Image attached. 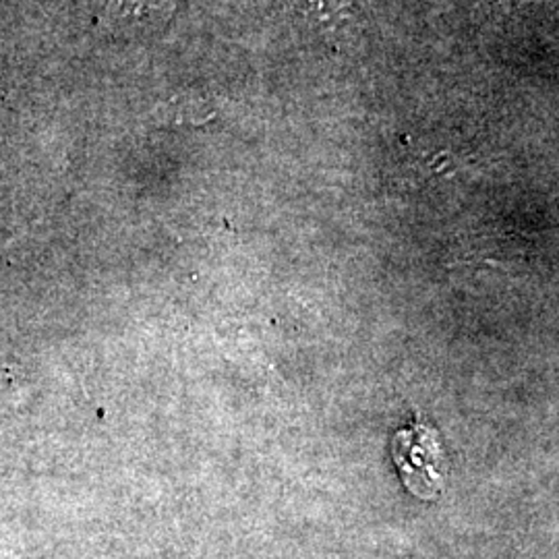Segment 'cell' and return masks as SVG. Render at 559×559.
Segmentation results:
<instances>
[{
  "mask_svg": "<svg viewBox=\"0 0 559 559\" xmlns=\"http://www.w3.org/2000/svg\"><path fill=\"white\" fill-rule=\"evenodd\" d=\"M392 454L404 487L420 500H436L445 485L448 459L438 431L423 419L400 429Z\"/></svg>",
  "mask_w": 559,
  "mask_h": 559,
  "instance_id": "6da1fadb",
  "label": "cell"
},
{
  "mask_svg": "<svg viewBox=\"0 0 559 559\" xmlns=\"http://www.w3.org/2000/svg\"><path fill=\"white\" fill-rule=\"evenodd\" d=\"M168 0H112L110 17L117 21H145L156 17V13H166Z\"/></svg>",
  "mask_w": 559,
  "mask_h": 559,
  "instance_id": "7a4b0ae2",
  "label": "cell"
}]
</instances>
